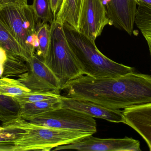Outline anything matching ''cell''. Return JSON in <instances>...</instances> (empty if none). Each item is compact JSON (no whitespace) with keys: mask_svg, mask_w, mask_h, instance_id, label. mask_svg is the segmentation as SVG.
I'll list each match as a JSON object with an SVG mask.
<instances>
[{"mask_svg":"<svg viewBox=\"0 0 151 151\" xmlns=\"http://www.w3.org/2000/svg\"><path fill=\"white\" fill-rule=\"evenodd\" d=\"M7 55L2 77H19L28 71V66L24 59L15 55L7 53Z\"/></svg>","mask_w":151,"mask_h":151,"instance_id":"cell-17","label":"cell"},{"mask_svg":"<svg viewBox=\"0 0 151 151\" xmlns=\"http://www.w3.org/2000/svg\"><path fill=\"white\" fill-rule=\"evenodd\" d=\"M136 1L137 3V0H136Z\"/></svg>","mask_w":151,"mask_h":151,"instance_id":"cell-27","label":"cell"},{"mask_svg":"<svg viewBox=\"0 0 151 151\" xmlns=\"http://www.w3.org/2000/svg\"><path fill=\"white\" fill-rule=\"evenodd\" d=\"M38 47L36 55L42 59L47 54L50 41V25L48 24L41 25L37 28Z\"/></svg>","mask_w":151,"mask_h":151,"instance_id":"cell-22","label":"cell"},{"mask_svg":"<svg viewBox=\"0 0 151 151\" xmlns=\"http://www.w3.org/2000/svg\"><path fill=\"white\" fill-rule=\"evenodd\" d=\"M62 107L75 110L93 118L103 119L114 123H124L122 111L108 109L90 101L61 96Z\"/></svg>","mask_w":151,"mask_h":151,"instance_id":"cell-11","label":"cell"},{"mask_svg":"<svg viewBox=\"0 0 151 151\" xmlns=\"http://www.w3.org/2000/svg\"><path fill=\"white\" fill-rule=\"evenodd\" d=\"M137 4L135 23L147 41L151 59V5L141 1Z\"/></svg>","mask_w":151,"mask_h":151,"instance_id":"cell-15","label":"cell"},{"mask_svg":"<svg viewBox=\"0 0 151 151\" xmlns=\"http://www.w3.org/2000/svg\"><path fill=\"white\" fill-rule=\"evenodd\" d=\"M26 4H27V0H0V9L7 5Z\"/></svg>","mask_w":151,"mask_h":151,"instance_id":"cell-23","label":"cell"},{"mask_svg":"<svg viewBox=\"0 0 151 151\" xmlns=\"http://www.w3.org/2000/svg\"><path fill=\"white\" fill-rule=\"evenodd\" d=\"M83 0H64L55 20L63 25L67 23L76 30Z\"/></svg>","mask_w":151,"mask_h":151,"instance_id":"cell-14","label":"cell"},{"mask_svg":"<svg viewBox=\"0 0 151 151\" xmlns=\"http://www.w3.org/2000/svg\"><path fill=\"white\" fill-rule=\"evenodd\" d=\"M122 113L124 124L136 131L151 151V103L126 108Z\"/></svg>","mask_w":151,"mask_h":151,"instance_id":"cell-12","label":"cell"},{"mask_svg":"<svg viewBox=\"0 0 151 151\" xmlns=\"http://www.w3.org/2000/svg\"><path fill=\"white\" fill-rule=\"evenodd\" d=\"M110 21L101 0H83L78 31L95 41Z\"/></svg>","mask_w":151,"mask_h":151,"instance_id":"cell-8","label":"cell"},{"mask_svg":"<svg viewBox=\"0 0 151 151\" xmlns=\"http://www.w3.org/2000/svg\"><path fill=\"white\" fill-rule=\"evenodd\" d=\"M0 47L4 49L6 51L7 54L18 56L24 59V54L21 48L8 31L3 23L1 21V20Z\"/></svg>","mask_w":151,"mask_h":151,"instance_id":"cell-20","label":"cell"},{"mask_svg":"<svg viewBox=\"0 0 151 151\" xmlns=\"http://www.w3.org/2000/svg\"><path fill=\"white\" fill-rule=\"evenodd\" d=\"M63 1L64 0H50L51 8L55 20L59 11L61 9Z\"/></svg>","mask_w":151,"mask_h":151,"instance_id":"cell-24","label":"cell"},{"mask_svg":"<svg viewBox=\"0 0 151 151\" xmlns=\"http://www.w3.org/2000/svg\"><path fill=\"white\" fill-rule=\"evenodd\" d=\"M37 23V28L41 25L55 20L51 8L50 0H33L32 4Z\"/></svg>","mask_w":151,"mask_h":151,"instance_id":"cell-18","label":"cell"},{"mask_svg":"<svg viewBox=\"0 0 151 151\" xmlns=\"http://www.w3.org/2000/svg\"><path fill=\"white\" fill-rule=\"evenodd\" d=\"M61 90H66L68 97L125 109L151 103V75L134 72L115 78L82 75L66 82Z\"/></svg>","mask_w":151,"mask_h":151,"instance_id":"cell-1","label":"cell"},{"mask_svg":"<svg viewBox=\"0 0 151 151\" xmlns=\"http://www.w3.org/2000/svg\"><path fill=\"white\" fill-rule=\"evenodd\" d=\"M50 25V45L42 60L61 81L63 87L66 82L84 75L67 40L63 25L54 20Z\"/></svg>","mask_w":151,"mask_h":151,"instance_id":"cell-5","label":"cell"},{"mask_svg":"<svg viewBox=\"0 0 151 151\" xmlns=\"http://www.w3.org/2000/svg\"><path fill=\"white\" fill-rule=\"evenodd\" d=\"M4 130L11 134L7 141L9 151H50L61 145L77 142L94 134L37 125L20 117L2 123Z\"/></svg>","mask_w":151,"mask_h":151,"instance_id":"cell-2","label":"cell"},{"mask_svg":"<svg viewBox=\"0 0 151 151\" xmlns=\"http://www.w3.org/2000/svg\"><path fill=\"white\" fill-rule=\"evenodd\" d=\"M67 40L84 75L93 78H115L135 72L134 67L116 63L102 54L95 41L67 23L63 24Z\"/></svg>","mask_w":151,"mask_h":151,"instance_id":"cell-3","label":"cell"},{"mask_svg":"<svg viewBox=\"0 0 151 151\" xmlns=\"http://www.w3.org/2000/svg\"><path fill=\"white\" fill-rule=\"evenodd\" d=\"M28 121L49 127L80 130L93 134L97 132L96 122L94 118L63 107L42 113Z\"/></svg>","mask_w":151,"mask_h":151,"instance_id":"cell-6","label":"cell"},{"mask_svg":"<svg viewBox=\"0 0 151 151\" xmlns=\"http://www.w3.org/2000/svg\"><path fill=\"white\" fill-rule=\"evenodd\" d=\"M26 62L28 71L19 76L18 79L27 88L32 91L61 90V81L36 54Z\"/></svg>","mask_w":151,"mask_h":151,"instance_id":"cell-7","label":"cell"},{"mask_svg":"<svg viewBox=\"0 0 151 151\" xmlns=\"http://www.w3.org/2000/svg\"><path fill=\"white\" fill-rule=\"evenodd\" d=\"M72 150L79 151H141L140 142L131 137L101 139L90 135L81 140L55 148L53 151Z\"/></svg>","mask_w":151,"mask_h":151,"instance_id":"cell-9","label":"cell"},{"mask_svg":"<svg viewBox=\"0 0 151 151\" xmlns=\"http://www.w3.org/2000/svg\"><path fill=\"white\" fill-rule=\"evenodd\" d=\"M110 25L131 35L135 21L137 5L136 0H101Z\"/></svg>","mask_w":151,"mask_h":151,"instance_id":"cell-10","label":"cell"},{"mask_svg":"<svg viewBox=\"0 0 151 151\" xmlns=\"http://www.w3.org/2000/svg\"><path fill=\"white\" fill-rule=\"evenodd\" d=\"M60 91L32 90L14 98L19 105L61 97Z\"/></svg>","mask_w":151,"mask_h":151,"instance_id":"cell-21","label":"cell"},{"mask_svg":"<svg viewBox=\"0 0 151 151\" xmlns=\"http://www.w3.org/2000/svg\"><path fill=\"white\" fill-rule=\"evenodd\" d=\"M20 105L13 97L0 95V121L3 123L19 117Z\"/></svg>","mask_w":151,"mask_h":151,"instance_id":"cell-16","label":"cell"},{"mask_svg":"<svg viewBox=\"0 0 151 151\" xmlns=\"http://www.w3.org/2000/svg\"><path fill=\"white\" fill-rule=\"evenodd\" d=\"M20 105L19 117L28 121L42 113L61 108L62 102L61 97L57 98Z\"/></svg>","mask_w":151,"mask_h":151,"instance_id":"cell-13","label":"cell"},{"mask_svg":"<svg viewBox=\"0 0 151 151\" xmlns=\"http://www.w3.org/2000/svg\"><path fill=\"white\" fill-rule=\"evenodd\" d=\"M0 20L20 46L27 62L38 47L37 25L32 5H10L0 9Z\"/></svg>","mask_w":151,"mask_h":151,"instance_id":"cell-4","label":"cell"},{"mask_svg":"<svg viewBox=\"0 0 151 151\" xmlns=\"http://www.w3.org/2000/svg\"><path fill=\"white\" fill-rule=\"evenodd\" d=\"M30 91L18 79L9 77L0 78V95L15 97Z\"/></svg>","mask_w":151,"mask_h":151,"instance_id":"cell-19","label":"cell"},{"mask_svg":"<svg viewBox=\"0 0 151 151\" xmlns=\"http://www.w3.org/2000/svg\"><path fill=\"white\" fill-rule=\"evenodd\" d=\"M141 1L145 4H149V5H151V0H137V2Z\"/></svg>","mask_w":151,"mask_h":151,"instance_id":"cell-25","label":"cell"},{"mask_svg":"<svg viewBox=\"0 0 151 151\" xmlns=\"http://www.w3.org/2000/svg\"><path fill=\"white\" fill-rule=\"evenodd\" d=\"M3 127L2 126H0V133H1V132H2V131H3Z\"/></svg>","mask_w":151,"mask_h":151,"instance_id":"cell-26","label":"cell"}]
</instances>
